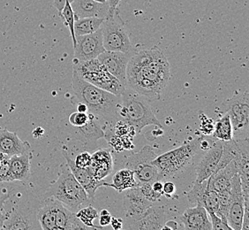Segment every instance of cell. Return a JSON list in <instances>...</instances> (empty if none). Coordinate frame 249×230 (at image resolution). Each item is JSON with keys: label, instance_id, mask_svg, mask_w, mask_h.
I'll return each instance as SVG.
<instances>
[{"label": "cell", "instance_id": "35", "mask_svg": "<svg viewBox=\"0 0 249 230\" xmlns=\"http://www.w3.org/2000/svg\"><path fill=\"white\" fill-rule=\"evenodd\" d=\"M137 187L139 188L140 191L143 194L144 197L148 198L149 201H151L152 203L158 201V199L162 196L161 194L154 192V190L152 189V183H141L137 185Z\"/></svg>", "mask_w": 249, "mask_h": 230}, {"label": "cell", "instance_id": "52", "mask_svg": "<svg viewBox=\"0 0 249 230\" xmlns=\"http://www.w3.org/2000/svg\"><path fill=\"white\" fill-rule=\"evenodd\" d=\"M93 1L97 2V3H101V4H106L107 3V0H93Z\"/></svg>", "mask_w": 249, "mask_h": 230}, {"label": "cell", "instance_id": "12", "mask_svg": "<svg viewBox=\"0 0 249 230\" xmlns=\"http://www.w3.org/2000/svg\"><path fill=\"white\" fill-rule=\"evenodd\" d=\"M88 114L89 121L86 124L80 127H73L71 125V129L68 131L71 139L81 142L84 146H90L96 144V141L105 137L106 134L105 127L96 120L97 116L91 113Z\"/></svg>", "mask_w": 249, "mask_h": 230}, {"label": "cell", "instance_id": "11", "mask_svg": "<svg viewBox=\"0 0 249 230\" xmlns=\"http://www.w3.org/2000/svg\"><path fill=\"white\" fill-rule=\"evenodd\" d=\"M231 200L227 215V221L231 230H241L245 211V201L239 173H236L231 180Z\"/></svg>", "mask_w": 249, "mask_h": 230}, {"label": "cell", "instance_id": "46", "mask_svg": "<svg viewBox=\"0 0 249 230\" xmlns=\"http://www.w3.org/2000/svg\"><path fill=\"white\" fill-rule=\"evenodd\" d=\"M111 217L110 213H107V214H101L100 218H99V225L102 228H105L106 226L110 225V221H111Z\"/></svg>", "mask_w": 249, "mask_h": 230}, {"label": "cell", "instance_id": "33", "mask_svg": "<svg viewBox=\"0 0 249 230\" xmlns=\"http://www.w3.org/2000/svg\"><path fill=\"white\" fill-rule=\"evenodd\" d=\"M76 216L77 218L82 221L84 225L89 227V229H96V230L103 229L101 226H96L93 223L96 218L99 217V215H98V212L96 211V209L92 207L90 205L80 209L79 211H77Z\"/></svg>", "mask_w": 249, "mask_h": 230}, {"label": "cell", "instance_id": "16", "mask_svg": "<svg viewBox=\"0 0 249 230\" xmlns=\"http://www.w3.org/2000/svg\"><path fill=\"white\" fill-rule=\"evenodd\" d=\"M63 156L66 158L67 166L72 171L73 176L76 178L77 181L85 190L89 197L91 199L92 201H94L96 191L102 186L106 187L107 182L105 180L97 181L96 178L94 177V175L92 174L89 168H78L74 164V161L67 155L66 152H63Z\"/></svg>", "mask_w": 249, "mask_h": 230}, {"label": "cell", "instance_id": "2", "mask_svg": "<svg viewBox=\"0 0 249 230\" xmlns=\"http://www.w3.org/2000/svg\"><path fill=\"white\" fill-rule=\"evenodd\" d=\"M72 85L75 97L88 106V113L106 120L117 115L120 96L87 82L75 71L72 72Z\"/></svg>", "mask_w": 249, "mask_h": 230}, {"label": "cell", "instance_id": "41", "mask_svg": "<svg viewBox=\"0 0 249 230\" xmlns=\"http://www.w3.org/2000/svg\"><path fill=\"white\" fill-rule=\"evenodd\" d=\"M176 192V186L173 182H167L163 183V195L168 198H178L177 196H175Z\"/></svg>", "mask_w": 249, "mask_h": 230}, {"label": "cell", "instance_id": "44", "mask_svg": "<svg viewBox=\"0 0 249 230\" xmlns=\"http://www.w3.org/2000/svg\"><path fill=\"white\" fill-rule=\"evenodd\" d=\"M121 0H107V4L109 5V14L108 16L115 15L117 12V8L120 5Z\"/></svg>", "mask_w": 249, "mask_h": 230}, {"label": "cell", "instance_id": "30", "mask_svg": "<svg viewBox=\"0 0 249 230\" xmlns=\"http://www.w3.org/2000/svg\"><path fill=\"white\" fill-rule=\"evenodd\" d=\"M31 228L30 221L21 213L16 211H10L7 214L5 213V220L2 230H29Z\"/></svg>", "mask_w": 249, "mask_h": 230}, {"label": "cell", "instance_id": "19", "mask_svg": "<svg viewBox=\"0 0 249 230\" xmlns=\"http://www.w3.org/2000/svg\"><path fill=\"white\" fill-rule=\"evenodd\" d=\"M183 225L188 230H211V222L206 209L201 206L188 208L180 217Z\"/></svg>", "mask_w": 249, "mask_h": 230}, {"label": "cell", "instance_id": "21", "mask_svg": "<svg viewBox=\"0 0 249 230\" xmlns=\"http://www.w3.org/2000/svg\"><path fill=\"white\" fill-rule=\"evenodd\" d=\"M165 220L166 216L163 207L152 206L141 220L132 223L130 229L140 230H162Z\"/></svg>", "mask_w": 249, "mask_h": 230}, {"label": "cell", "instance_id": "47", "mask_svg": "<svg viewBox=\"0 0 249 230\" xmlns=\"http://www.w3.org/2000/svg\"><path fill=\"white\" fill-rule=\"evenodd\" d=\"M110 225L112 227V229L115 230H121L122 226H123V221L121 219L116 218V217H111V221H110Z\"/></svg>", "mask_w": 249, "mask_h": 230}, {"label": "cell", "instance_id": "3", "mask_svg": "<svg viewBox=\"0 0 249 230\" xmlns=\"http://www.w3.org/2000/svg\"><path fill=\"white\" fill-rule=\"evenodd\" d=\"M53 197L76 213L80 209L91 204L85 190L73 176L67 164H62L58 178L50 184L43 194V199Z\"/></svg>", "mask_w": 249, "mask_h": 230}, {"label": "cell", "instance_id": "43", "mask_svg": "<svg viewBox=\"0 0 249 230\" xmlns=\"http://www.w3.org/2000/svg\"><path fill=\"white\" fill-rule=\"evenodd\" d=\"M215 139L211 140L209 138H206V135H202L200 137V142H199V147L202 151L206 152L209 149L211 148L212 144L214 143Z\"/></svg>", "mask_w": 249, "mask_h": 230}, {"label": "cell", "instance_id": "6", "mask_svg": "<svg viewBox=\"0 0 249 230\" xmlns=\"http://www.w3.org/2000/svg\"><path fill=\"white\" fill-rule=\"evenodd\" d=\"M73 71L87 82L117 96H121L126 89L124 84L107 71L97 58L85 61H80L74 58Z\"/></svg>", "mask_w": 249, "mask_h": 230}, {"label": "cell", "instance_id": "17", "mask_svg": "<svg viewBox=\"0 0 249 230\" xmlns=\"http://www.w3.org/2000/svg\"><path fill=\"white\" fill-rule=\"evenodd\" d=\"M30 150L29 142L19 138L18 134L0 127V153L8 157L26 153Z\"/></svg>", "mask_w": 249, "mask_h": 230}, {"label": "cell", "instance_id": "26", "mask_svg": "<svg viewBox=\"0 0 249 230\" xmlns=\"http://www.w3.org/2000/svg\"><path fill=\"white\" fill-rule=\"evenodd\" d=\"M137 186V182L135 181L134 172L128 168H124L116 172L112 177V182H107L106 187L115 189L117 192H123L131 188Z\"/></svg>", "mask_w": 249, "mask_h": 230}, {"label": "cell", "instance_id": "1", "mask_svg": "<svg viewBox=\"0 0 249 230\" xmlns=\"http://www.w3.org/2000/svg\"><path fill=\"white\" fill-rule=\"evenodd\" d=\"M171 79L167 58L153 47L134 53L126 67V87L146 96L158 100Z\"/></svg>", "mask_w": 249, "mask_h": 230}, {"label": "cell", "instance_id": "9", "mask_svg": "<svg viewBox=\"0 0 249 230\" xmlns=\"http://www.w3.org/2000/svg\"><path fill=\"white\" fill-rule=\"evenodd\" d=\"M233 129V139L249 138V94L246 91L225 102Z\"/></svg>", "mask_w": 249, "mask_h": 230}, {"label": "cell", "instance_id": "29", "mask_svg": "<svg viewBox=\"0 0 249 230\" xmlns=\"http://www.w3.org/2000/svg\"><path fill=\"white\" fill-rule=\"evenodd\" d=\"M212 135L214 139L223 142L233 139V129L229 115L225 114L216 120Z\"/></svg>", "mask_w": 249, "mask_h": 230}, {"label": "cell", "instance_id": "7", "mask_svg": "<svg viewBox=\"0 0 249 230\" xmlns=\"http://www.w3.org/2000/svg\"><path fill=\"white\" fill-rule=\"evenodd\" d=\"M101 31L106 51L120 53L134 52L129 36L117 12L115 15L106 17L101 26Z\"/></svg>", "mask_w": 249, "mask_h": 230}, {"label": "cell", "instance_id": "39", "mask_svg": "<svg viewBox=\"0 0 249 230\" xmlns=\"http://www.w3.org/2000/svg\"><path fill=\"white\" fill-rule=\"evenodd\" d=\"M9 158L6 156L0 161V182H13L10 173Z\"/></svg>", "mask_w": 249, "mask_h": 230}, {"label": "cell", "instance_id": "37", "mask_svg": "<svg viewBox=\"0 0 249 230\" xmlns=\"http://www.w3.org/2000/svg\"><path fill=\"white\" fill-rule=\"evenodd\" d=\"M208 214H209V216H210V220H211V227H212V230H231L230 226H229V224H228V222H227V221H225L224 219H222V218H220L219 216L216 215L215 212H209Z\"/></svg>", "mask_w": 249, "mask_h": 230}, {"label": "cell", "instance_id": "32", "mask_svg": "<svg viewBox=\"0 0 249 230\" xmlns=\"http://www.w3.org/2000/svg\"><path fill=\"white\" fill-rule=\"evenodd\" d=\"M58 15L60 16V18L64 21V24L67 26L69 29L70 34H71V38H72V45L75 46L76 44V36L74 33V21H75V15L72 9L71 4L67 1L66 5L64 6L60 12H58Z\"/></svg>", "mask_w": 249, "mask_h": 230}, {"label": "cell", "instance_id": "25", "mask_svg": "<svg viewBox=\"0 0 249 230\" xmlns=\"http://www.w3.org/2000/svg\"><path fill=\"white\" fill-rule=\"evenodd\" d=\"M56 206L57 200L47 197L43 200V205L37 211V221L43 230H57L56 228Z\"/></svg>", "mask_w": 249, "mask_h": 230}, {"label": "cell", "instance_id": "51", "mask_svg": "<svg viewBox=\"0 0 249 230\" xmlns=\"http://www.w3.org/2000/svg\"><path fill=\"white\" fill-rule=\"evenodd\" d=\"M43 133H44V130H43V129L37 128V129H36V130H34L33 135L36 138H38V137L43 135Z\"/></svg>", "mask_w": 249, "mask_h": 230}, {"label": "cell", "instance_id": "4", "mask_svg": "<svg viewBox=\"0 0 249 230\" xmlns=\"http://www.w3.org/2000/svg\"><path fill=\"white\" fill-rule=\"evenodd\" d=\"M150 100L146 96L140 95L128 87L120 96V102L117 108V115L133 127L135 133H140L142 130L154 125L163 129V125L156 118L149 104Z\"/></svg>", "mask_w": 249, "mask_h": 230}, {"label": "cell", "instance_id": "49", "mask_svg": "<svg viewBox=\"0 0 249 230\" xmlns=\"http://www.w3.org/2000/svg\"><path fill=\"white\" fill-rule=\"evenodd\" d=\"M152 189L154 190V192L159 193L163 196V182L161 181H156L152 183Z\"/></svg>", "mask_w": 249, "mask_h": 230}, {"label": "cell", "instance_id": "24", "mask_svg": "<svg viewBox=\"0 0 249 230\" xmlns=\"http://www.w3.org/2000/svg\"><path fill=\"white\" fill-rule=\"evenodd\" d=\"M31 153L14 155L9 158L10 173L13 181H27L30 177Z\"/></svg>", "mask_w": 249, "mask_h": 230}, {"label": "cell", "instance_id": "31", "mask_svg": "<svg viewBox=\"0 0 249 230\" xmlns=\"http://www.w3.org/2000/svg\"><path fill=\"white\" fill-rule=\"evenodd\" d=\"M208 180L209 179H207L202 182H194V186L189 192H187V198L193 205L202 206L207 187H208Z\"/></svg>", "mask_w": 249, "mask_h": 230}, {"label": "cell", "instance_id": "40", "mask_svg": "<svg viewBox=\"0 0 249 230\" xmlns=\"http://www.w3.org/2000/svg\"><path fill=\"white\" fill-rule=\"evenodd\" d=\"M73 161L78 168H89L91 162V154L89 153L88 152L82 153L77 156L75 160Z\"/></svg>", "mask_w": 249, "mask_h": 230}, {"label": "cell", "instance_id": "53", "mask_svg": "<svg viewBox=\"0 0 249 230\" xmlns=\"http://www.w3.org/2000/svg\"><path fill=\"white\" fill-rule=\"evenodd\" d=\"M67 1H68V2H69V3H72V1H73V0H67Z\"/></svg>", "mask_w": 249, "mask_h": 230}, {"label": "cell", "instance_id": "18", "mask_svg": "<svg viewBox=\"0 0 249 230\" xmlns=\"http://www.w3.org/2000/svg\"><path fill=\"white\" fill-rule=\"evenodd\" d=\"M97 181H104L110 175L113 169V159L108 149H100L91 155V162L89 167Z\"/></svg>", "mask_w": 249, "mask_h": 230}, {"label": "cell", "instance_id": "13", "mask_svg": "<svg viewBox=\"0 0 249 230\" xmlns=\"http://www.w3.org/2000/svg\"><path fill=\"white\" fill-rule=\"evenodd\" d=\"M123 206L127 218L133 221H139L149 211L154 203L144 197L139 188L134 187L124 191Z\"/></svg>", "mask_w": 249, "mask_h": 230}, {"label": "cell", "instance_id": "36", "mask_svg": "<svg viewBox=\"0 0 249 230\" xmlns=\"http://www.w3.org/2000/svg\"><path fill=\"white\" fill-rule=\"evenodd\" d=\"M201 120V124L199 130L201 131V134L203 135H211L214 132V128H215V123L213 120H211V118H209L206 115L201 114V116L199 117Z\"/></svg>", "mask_w": 249, "mask_h": 230}, {"label": "cell", "instance_id": "50", "mask_svg": "<svg viewBox=\"0 0 249 230\" xmlns=\"http://www.w3.org/2000/svg\"><path fill=\"white\" fill-rule=\"evenodd\" d=\"M77 112L80 113H88V106L82 103V102H79V104L77 105Z\"/></svg>", "mask_w": 249, "mask_h": 230}, {"label": "cell", "instance_id": "20", "mask_svg": "<svg viewBox=\"0 0 249 230\" xmlns=\"http://www.w3.org/2000/svg\"><path fill=\"white\" fill-rule=\"evenodd\" d=\"M71 4L75 19L86 17L106 18L109 14V5L93 0H73Z\"/></svg>", "mask_w": 249, "mask_h": 230}, {"label": "cell", "instance_id": "15", "mask_svg": "<svg viewBox=\"0 0 249 230\" xmlns=\"http://www.w3.org/2000/svg\"><path fill=\"white\" fill-rule=\"evenodd\" d=\"M223 151V141L216 140L211 148L206 151L196 168V180L195 182H202L211 177L216 171Z\"/></svg>", "mask_w": 249, "mask_h": 230}, {"label": "cell", "instance_id": "45", "mask_svg": "<svg viewBox=\"0 0 249 230\" xmlns=\"http://www.w3.org/2000/svg\"><path fill=\"white\" fill-rule=\"evenodd\" d=\"M241 230H249V206H245L244 215Z\"/></svg>", "mask_w": 249, "mask_h": 230}, {"label": "cell", "instance_id": "28", "mask_svg": "<svg viewBox=\"0 0 249 230\" xmlns=\"http://www.w3.org/2000/svg\"><path fill=\"white\" fill-rule=\"evenodd\" d=\"M106 18L98 17H86L79 18L74 21V33L75 36H84L89 34L95 33L101 29Z\"/></svg>", "mask_w": 249, "mask_h": 230}, {"label": "cell", "instance_id": "22", "mask_svg": "<svg viewBox=\"0 0 249 230\" xmlns=\"http://www.w3.org/2000/svg\"><path fill=\"white\" fill-rule=\"evenodd\" d=\"M56 228L57 230H89L77 218L75 212L69 210L58 200L56 206Z\"/></svg>", "mask_w": 249, "mask_h": 230}, {"label": "cell", "instance_id": "5", "mask_svg": "<svg viewBox=\"0 0 249 230\" xmlns=\"http://www.w3.org/2000/svg\"><path fill=\"white\" fill-rule=\"evenodd\" d=\"M199 142L200 137L187 141L179 147L154 158L151 163L158 168L161 181L173 176L191 162L200 149Z\"/></svg>", "mask_w": 249, "mask_h": 230}, {"label": "cell", "instance_id": "23", "mask_svg": "<svg viewBox=\"0 0 249 230\" xmlns=\"http://www.w3.org/2000/svg\"><path fill=\"white\" fill-rule=\"evenodd\" d=\"M238 173V167L235 160L225 166V168L214 172L210 177L211 187L217 193L231 191V180Z\"/></svg>", "mask_w": 249, "mask_h": 230}, {"label": "cell", "instance_id": "14", "mask_svg": "<svg viewBox=\"0 0 249 230\" xmlns=\"http://www.w3.org/2000/svg\"><path fill=\"white\" fill-rule=\"evenodd\" d=\"M133 54V53L105 51L97 57V59L108 72L126 87V67Z\"/></svg>", "mask_w": 249, "mask_h": 230}, {"label": "cell", "instance_id": "42", "mask_svg": "<svg viewBox=\"0 0 249 230\" xmlns=\"http://www.w3.org/2000/svg\"><path fill=\"white\" fill-rule=\"evenodd\" d=\"M10 198L9 194H5V195H0V230H2L3 223L5 220V214L4 213V207H5V203L6 200Z\"/></svg>", "mask_w": 249, "mask_h": 230}, {"label": "cell", "instance_id": "27", "mask_svg": "<svg viewBox=\"0 0 249 230\" xmlns=\"http://www.w3.org/2000/svg\"><path fill=\"white\" fill-rule=\"evenodd\" d=\"M240 155L241 153H240V147L237 144L236 140L232 139L231 141L223 142V151L221 154L220 159L216 167V171L214 172H217L218 170L225 168V166H227L232 160H235L237 162L240 158Z\"/></svg>", "mask_w": 249, "mask_h": 230}, {"label": "cell", "instance_id": "8", "mask_svg": "<svg viewBox=\"0 0 249 230\" xmlns=\"http://www.w3.org/2000/svg\"><path fill=\"white\" fill-rule=\"evenodd\" d=\"M156 157L155 150L151 146L146 145L139 153L132 154L127 159L124 168L133 171L137 185L161 181L158 168L151 163Z\"/></svg>", "mask_w": 249, "mask_h": 230}, {"label": "cell", "instance_id": "10", "mask_svg": "<svg viewBox=\"0 0 249 230\" xmlns=\"http://www.w3.org/2000/svg\"><path fill=\"white\" fill-rule=\"evenodd\" d=\"M106 49L103 44L101 29L95 33L76 36V44L73 46L74 58L80 61L96 58Z\"/></svg>", "mask_w": 249, "mask_h": 230}, {"label": "cell", "instance_id": "38", "mask_svg": "<svg viewBox=\"0 0 249 230\" xmlns=\"http://www.w3.org/2000/svg\"><path fill=\"white\" fill-rule=\"evenodd\" d=\"M68 121H69V124L72 125L73 127L83 126L89 121V114L80 113V112L72 113V115L69 116Z\"/></svg>", "mask_w": 249, "mask_h": 230}, {"label": "cell", "instance_id": "34", "mask_svg": "<svg viewBox=\"0 0 249 230\" xmlns=\"http://www.w3.org/2000/svg\"><path fill=\"white\" fill-rule=\"evenodd\" d=\"M202 206L206 209V211L209 212H215L216 213L218 210L219 206V197H218V193L211 187V182H210V178L208 180V187H207L205 197L203 199Z\"/></svg>", "mask_w": 249, "mask_h": 230}, {"label": "cell", "instance_id": "48", "mask_svg": "<svg viewBox=\"0 0 249 230\" xmlns=\"http://www.w3.org/2000/svg\"><path fill=\"white\" fill-rule=\"evenodd\" d=\"M178 225L177 222L175 221H165L164 225L163 226V229L162 230H178Z\"/></svg>", "mask_w": 249, "mask_h": 230}]
</instances>
